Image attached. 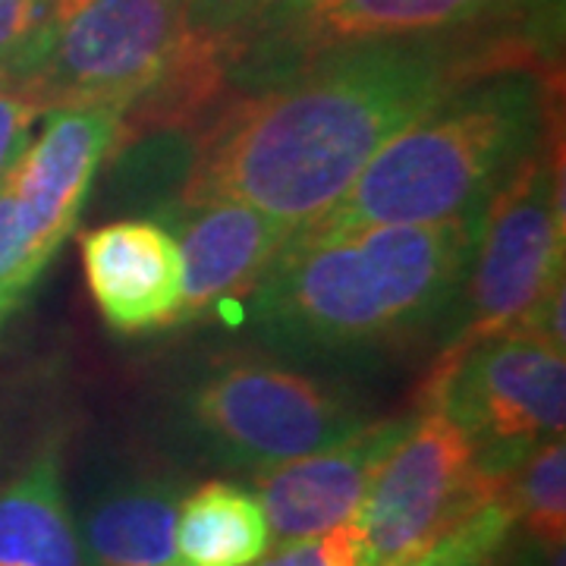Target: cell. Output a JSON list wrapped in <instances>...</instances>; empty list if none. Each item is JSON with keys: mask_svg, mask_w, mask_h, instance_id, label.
<instances>
[{"mask_svg": "<svg viewBox=\"0 0 566 566\" xmlns=\"http://www.w3.org/2000/svg\"><path fill=\"white\" fill-rule=\"evenodd\" d=\"M557 35L434 32L353 41L237 95L196 133L177 205L243 202L290 223L315 221L387 142L469 76L554 61Z\"/></svg>", "mask_w": 566, "mask_h": 566, "instance_id": "cell-1", "label": "cell"}, {"mask_svg": "<svg viewBox=\"0 0 566 566\" xmlns=\"http://www.w3.org/2000/svg\"><path fill=\"white\" fill-rule=\"evenodd\" d=\"M482 214L381 223L286 243L245 296V318L268 349L349 363L400 353L453 322Z\"/></svg>", "mask_w": 566, "mask_h": 566, "instance_id": "cell-2", "label": "cell"}, {"mask_svg": "<svg viewBox=\"0 0 566 566\" xmlns=\"http://www.w3.org/2000/svg\"><path fill=\"white\" fill-rule=\"evenodd\" d=\"M554 61L501 63L453 85L365 164L337 202L296 227L290 243L485 214L554 133Z\"/></svg>", "mask_w": 566, "mask_h": 566, "instance_id": "cell-3", "label": "cell"}, {"mask_svg": "<svg viewBox=\"0 0 566 566\" xmlns=\"http://www.w3.org/2000/svg\"><path fill=\"white\" fill-rule=\"evenodd\" d=\"M564 142L551 133L538 155L491 199L463 283V322L428 368L419 397L444 378L475 344L501 334L528 315V308L564 283Z\"/></svg>", "mask_w": 566, "mask_h": 566, "instance_id": "cell-4", "label": "cell"}, {"mask_svg": "<svg viewBox=\"0 0 566 566\" xmlns=\"http://www.w3.org/2000/svg\"><path fill=\"white\" fill-rule=\"evenodd\" d=\"M557 29L560 0H283L240 35L221 41L237 98L353 41L434 32L557 35Z\"/></svg>", "mask_w": 566, "mask_h": 566, "instance_id": "cell-5", "label": "cell"}, {"mask_svg": "<svg viewBox=\"0 0 566 566\" xmlns=\"http://www.w3.org/2000/svg\"><path fill=\"white\" fill-rule=\"evenodd\" d=\"M180 419L211 460L252 475L327 450L368 422L340 387L259 359L202 371L180 397Z\"/></svg>", "mask_w": 566, "mask_h": 566, "instance_id": "cell-6", "label": "cell"}, {"mask_svg": "<svg viewBox=\"0 0 566 566\" xmlns=\"http://www.w3.org/2000/svg\"><path fill=\"white\" fill-rule=\"evenodd\" d=\"M419 403L463 428L488 475L510 479L535 447L564 438L566 359L513 324L463 353Z\"/></svg>", "mask_w": 566, "mask_h": 566, "instance_id": "cell-7", "label": "cell"}, {"mask_svg": "<svg viewBox=\"0 0 566 566\" xmlns=\"http://www.w3.org/2000/svg\"><path fill=\"white\" fill-rule=\"evenodd\" d=\"M506 482L479 465L460 424L424 406L387 453L356 516L365 535V566H412Z\"/></svg>", "mask_w": 566, "mask_h": 566, "instance_id": "cell-8", "label": "cell"}, {"mask_svg": "<svg viewBox=\"0 0 566 566\" xmlns=\"http://www.w3.org/2000/svg\"><path fill=\"white\" fill-rule=\"evenodd\" d=\"M189 32V0H88L57 25L20 82L48 114L66 104L123 107L174 61Z\"/></svg>", "mask_w": 566, "mask_h": 566, "instance_id": "cell-9", "label": "cell"}, {"mask_svg": "<svg viewBox=\"0 0 566 566\" xmlns=\"http://www.w3.org/2000/svg\"><path fill=\"white\" fill-rule=\"evenodd\" d=\"M412 419L416 416L365 422L327 450L259 472L255 497L271 542L277 547L293 545L356 520L378 469Z\"/></svg>", "mask_w": 566, "mask_h": 566, "instance_id": "cell-10", "label": "cell"}, {"mask_svg": "<svg viewBox=\"0 0 566 566\" xmlns=\"http://www.w3.org/2000/svg\"><path fill=\"white\" fill-rule=\"evenodd\" d=\"M123 107L66 104L44 114V126L10 170L22 221L51 262L70 240L102 161L114 151Z\"/></svg>", "mask_w": 566, "mask_h": 566, "instance_id": "cell-11", "label": "cell"}, {"mask_svg": "<svg viewBox=\"0 0 566 566\" xmlns=\"http://www.w3.org/2000/svg\"><path fill=\"white\" fill-rule=\"evenodd\" d=\"M174 223H180L182 308L180 322H199L223 303L249 296L283 245L293 227L243 202L177 205Z\"/></svg>", "mask_w": 566, "mask_h": 566, "instance_id": "cell-12", "label": "cell"}, {"mask_svg": "<svg viewBox=\"0 0 566 566\" xmlns=\"http://www.w3.org/2000/svg\"><path fill=\"white\" fill-rule=\"evenodd\" d=\"M82 271L102 318L120 334L180 322L182 259L158 221H111L80 237Z\"/></svg>", "mask_w": 566, "mask_h": 566, "instance_id": "cell-13", "label": "cell"}, {"mask_svg": "<svg viewBox=\"0 0 566 566\" xmlns=\"http://www.w3.org/2000/svg\"><path fill=\"white\" fill-rule=\"evenodd\" d=\"M186 482L170 465L107 469L73 513L85 566H170Z\"/></svg>", "mask_w": 566, "mask_h": 566, "instance_id": "cell-14", "label": "cell"}, {"mask_svg": "<svg viewBox=\"0 0 566 566\" xmlns=\"http://www.w3.org/2000/svg\"><path fill=\"white\" fill-rule=\"evenodd\" d=\"M0 566H85L57 444L0 491Z\"/></svg>", "mask_w": 566, "mask_h": 566, "instance_id": "cell-15", "label": "cell"}, {"mask_svg": "<svg viewBox=\"0 0 566 566\" xmlns=\"http://www.w3.org/2000/svg\"><path fill=\"white\" fill-rule=\"evenodd\" d=\"M271 535L262 504L233 482H205L182 494L174 528L177 566H255Z\"/></svg>", "mask_w": 566, "mask_h": 566, "instance_id": "cell-16", "label": "cell"}, {"mask_svg": "<svg viewBox=\"0 0 566 566\" xmlns=\"http://www.w3.org/2000/svg\"><path fill=\"white\" fill-rule=\"evenodd\" d=\"M510 501L523 542L538 551L564 547L566 538V444L551 438L535 447L510 475Z\"/></svg>", "mask_w": 566, "mask_h": 566, "instance_id": "cell-17", "label": "cell"}, {"mask_svg": "<svg viewBox=\"0 0 566 566\" xmlns=\"http://www.w3.org/2000/svg\"><path fill=\"white\" fill-rule=\"evenodd\" d=\"M516 510L510 482L491 501L447 532L412 566H526V545H516Z\"/></svg>", "mask_w": 566, "mask_h": 566, "instance_id": "cell-18", "label": "cell"}, {"mask_svg": "<svg viewBox=\"0 0 566 566\" xmlns=\"http://www.w3.org/2000/svg\"><path fill=\"white\" fill-rule=\"evenodd\" d=\"M48 264L51 262L41 255V249L22 221L10 182L3 180L0 182V324L20 308Z\"/></svg>", "mask_w": 566, "mask_h": 566, "instance_id": "cell-19", "label": "cell"}, {"mask_svg": "<svg viewBox=\"0 0 566 566\" xmlns=\"http://www.w3.org/2000/svg\"><path fill=\"white\" fill-rule=\"evenodd\" d=\"M51 0H0V82L20 85L48 48Z\"/></svg>", "mask_w": 566, "mask_h": 566, "instance_id": "cell-20", "label": "cell"}, {"mask_svg": "<svg viewBox=\"0 0 566 566\" xmlns=\"http://www.w3.org/2000/svg\"><path fill=\"white\" fill-rule=\"evenodd\" d=\"M259 566H365V535L359 520L334 526L293 545H281Z\"/></svg>", "mask_w": 566, "mask_h": 566, "instance_id": "cell-21", "label": "cell"}, {"mask_svg": "<svg viewBox=\"0 0 566 566\" xmlns=\"http://www.w3.org/2000/svg\"><path fill=\"white\" fill-rule=\"evenodd\" d=\"M44 117L39 102L10 82H0V182L20 164L25 148L35 139V123Z\"/></svg>", "mask_w": 566, "mask_h": 566, "instance_id": "cell-22", "label": "cell"}, {"mask_svg": "<svg viewBox=\"0 0 566 566\" xmlns=\"http://www.w3.org/2000/svg\"><path fill=\"white\" fill-rule=\"evenodd\" d=\"M283 0H189V29L233 39Z\"/></svg>", "mask_w": 566, "mask_h": 566, "instance_id": "cell-23", "label": "cell"}]
</instances>
